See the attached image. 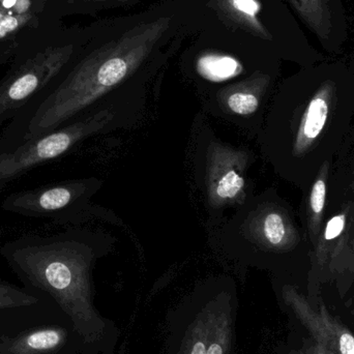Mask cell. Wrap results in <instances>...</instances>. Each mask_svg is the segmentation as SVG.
<instances>
[{
	"label": "cell",
	"mask_w": 354,
	"mask_h": 354,
	"mask_svg": "<svg viewBox=\"0 0 354 354\" xmlns=\"http://www.w3.org/2000/svg\"><path fill=\"white\" fill-rule=\"evenodd\" d=\"M0 256L22 286L51 301L72 322L84 354H115L120 340L115 322L95 305L93 268L97 250L79 231L25 234L6 241Z\"/></svg>",
	"instance_id": "obj_1"
},
{
	"label": "cell",
	"mask_w": 354,
	"mask_h": 354,
	"mask_svg": "<svg viewBox=\"0 0 354 354\" xmlns=\"http://www.w3.org/2000/svg\"><path fill=\"white\" fill-rule=\"evenodd\" d=\"M169 25L170 18L162 17L135 26L83 58L47 93L8 122L0 135V153L87 113L95 102L138 70Z\"/></svg>",
	"instance_id": "obj_2"
},
{
	"label": "cell",
	"mask_w": 354,
	"mask_h": 354,
	"mask_svg": "<svg viewBox=\"0 0 354 354\" xmlns=\"http://www.w3.org/2000/svg\"><path fill=\"white\" fill-rule=\"evenodd\" d=\"M237 316L232 281L199 285L168 312L164 354H235Z\"/></svg>",
	"instance_id": "obj_3"
},
{
	"label": "cell",
	"mask_w": 354,
	"mask_h": 354,
	"mask_svg": "<svg viewBox=\"0 0 354 354\" xmlns=\"http://www.w3.org/2000/svg\"><path fill=\"white\" fill-rule=\"evenodd\" d=\"M111 118V112L105 109L88 111L51 132L0 153V192L27 172L70 153L84 139L103 130Z\"/></svg>",
	"instance_id": "obj_4"
},
{
	"label": "cell",
	"mask_w": 354,
	"mask_h": 354,
	"mask_svg": "<svg viewBox=\"0 0 354 354\" xmlns=\"http://www.w3.org/2000/svg\"><path fill=\"white\" fill-rule=\"evenodd\" d=\"M73 53V45L46 48L21 62L0 80V128L59 80Z\"/></svg>",
	"instance_id": "obj_5"
},
{
	"label": "cell",
	"mask_w": 354,
	"mask_h": 354,
	"mask_svg": "<svg viewBox=\"0 0 354 354\" xmlns=\"http://www.w3.org/2000/svg\"><path fill=\"white\" fill-rule=\"evenodd\" d=\"M95 189L89 179L50 183L15 192L4 198L2 209L26 218L55 223L80 222L87 212V202Z\"/></svg>",
	"instance_id": "obj_6"
},
{
	"label": "cell",
	"mask_w": 354,
	"mask_h": 354,
	"mask_svg": "<svg viewBox=\"0 0 354 354\" xmlns=\"http://www.w3.org/2000/svg\"><path fill=\"white\" fill-rule=\"evenodd\" d=\"M248 155L221 143H210L206 153L207 202L220 209L243 201L247 189Z\"/></svg>",
	"instance_id": "obj_7"
},
{
	"label": "cell",
	"mask_w": 354,
	"mask_h": 354,
	"mask_svg": "<svg viewBox=\"0 0 354 354\" xmlns=\"http://www.w3.org/2000/svg\"><path fill=\"white\" fill-rule=\"evenodd\" d=\"M4 354H84V345L66 317L39 322L0 336Z\"/></svg>",
	"instance_id": "obj_8"
},
{
	"label": "cell",
	"mask_w": 354,
	"mask_h": 354,
	"mask_svg": "<svg viewBox=\"0 0 354 354\" xmlns=\"http://www.w3.org/2000/svg\"><path fill=\"white\" fill-rule=\"evenodd\" d=\"M283 301L295 318L310 333L311 338L333 354H354V335L342 322L334 317L322 305L319 309L301 295L295 286L284 285L281 289Z\"/></svg>",
	"instance_id": "obj_9"
},
{
	"label": "cell",
	"mask_w": 354,
	"mask_h": 354,
	"mask_svg": "<svg viewBox=\"0 0 354 354\" xmlns=\"http://www.w3.org/2000/svg\"><path fill=\"white\" fill-rule=\"evenodd\" d=\"M62 316V312L49 299L24 286H17L0 279V322H8L12 334Z\"/></svg>",
	"instance_id": "obj_10"
},
{
	"label": "cell",
	"mask_w": 354,
	"mask_h": 354,
	"mask_svg": "<svg viewBox=\"0 0 354 354\" xmlns=\"http://www.w3.org/2000/svg\"><path fill=\"white\" fill-rule=\"evenodd\" d=\"M270 76L256 72L245 80L222 87L216 93L218 110L233 120H249L260 109Z\"/></svg>",
	"instance_id": "obj_11"
},
{
	"label": "cell",
	"mask_w": 354,
	"mask_h": 354,
	"mask_svg": "<svg viewBox=\"0 0 354 354\" xmlns=\"http://www.w3.org/2000/svg\"><path fill=\"white\" fill-rule=\"evenodd\" d=\"M243 234L252 243L268 251H284L292 243L295 234L284 212L274 207L256 210L245 221Z\"/></svg>",
	"instance_id": "obj_12"
},
{
	"label": "cell",
	"mask_w": 354,
	"mask_h": 354,
	"mask_svg": "<svg viewBox=\"0 0 354 354\" xmlns=\"http://www.w3.org/2000/svg\"><path fill=\"white\" fill-rule=\"evenodd\" d=\"M212 6L227 24L264 41L272 39L258 16L261 10L258 0H212Z\"/></svg>",
	"instance_id": "obj_13"
},
{
	"label": "cell",
	"mask_w": 354,
	"mask_h": 354,
	"mask_svg": "<svg viewBox=\"0 0 354 354\" xmlns=\"http://www.w3.org/2000/svg\"><path fill=\"white\" fill-rule=\"evenodd\" d=\"M333 91L334 84L332 82L326 83L320 87L308 105L293 147V151L297 155L304 153L324 130L330 113Z\"/></svg>",
	"instance_id": "obj_14"
},
{
	"label": "cell",
	"mask_w": 354,
	"mask_h": 354,
	"mask_svg": "<svg viewBox=\"0 0 354 354\" xmlns=\"http://www.w3.org/2000/svg\"><path fill=\"white\" fill-rule=\"evenodd\" d=\"M297 16L322 41H328L333 31V16L328 0H287Z\"/></svg>",
	"instance_id": "obj_15"
},
{
	"label": "cell",
	"mask_w": 354,
	"mask_h": 354,
	"mask_svg": "<svg viewBox=\"0 0 354 354\" xmlns=\"http://www.w3.org/2000/svg\"><path fill=\"white\" fill-rule=\"evenodd\" d=\"M197 71L200 76L210 82H224L239 76L243 66L232 56L209 53L198 59Z\"/></svg>",
	"instance_id": "obj_16"
},
{
	"label": "cell",
	"mask_w": 354,
	"mask_h": 354,
	"mask_svg": "<svg viewBox=\"0 0 354 354\" xmlns=\"http://www.w3.org/2000/svg\"><path fill=\"white\" fill-rule=\"evenodd\" d=\"M32 0H0V39L29 24L35 17Z\"/></svg>",
	"instance_id": "obj_17"
},
{
	"label": "cell",
	"mask_w": 354,
	"mask_h": 354,
	"mask_svg": "<svg viewBox=\"0 0 354 354\" xmlns=\"http://www.w3.org/2000/svg\"><path fill=\"white\" fill-rule=\"evenodd\" d=\"M326 176L328 170H322L317 180L314 183L310 195V228L312 234L314 235L317 234L319 230L320 221L326 205Z\"/></svg>",
	"instance_id": "obj_18"
},
{
	"label": "cell",
	"mask_w": 354,
	"mask_h": 354,
	"mask_svg": "<svg viewBox=\"0 0 354 354\" xmlns=\"http://www.w3.org/2000/svg\"><path fill=\"white\" fill-rule=\"evenodd\" d=\"M346 226V214H340L335 216L332 220L328 221L326 230L324 233V239L326 241H334L339 237Z\"/></svg>",
	"instance_id": "obj_19"
},
{
	"label": "cell",
	"mask_w": 354,
	"mask_h": 354,
	"mask_svg": "<svg viewBox=\"0 0 354 354\" xmlns=\"http://www.w3.org/2000/svg\"><path fill=\"white\" fill-rule=\"evenodd\" d=\"M288 354H333L328 349L318 344L312 338L304 340L303 345L299 349H293Z\"/></svg>",
	"instance_id": "obj_20"
},
{
	"label": "cell",
	"mask_w": 354,
	"mask_h": 354,
	"mask_svg": "<svg viewBox=\"0 0 354 354\" xmlns=\"http://www.w3.org/2000/svg\"><path fill=\"white\" fill-rule=\"evenodd\" d=\"M351 314H353V324H354V310H353V313H351Z\"/></svg>",
	"instance_id": "obj_21"
},
{
	"label": "cell",
	"mask_w": 354,
	"mask_h": 354,
	"mask_svg": "<svg viewBox=\"0 0 354 354\" xmlns=\"http://www.w3.org/2000/svg\"><path fill=\"white\" fill-rule=\"evenodd\" d=\"M0 354H4L3 351H1V348H0Z\"/></svg>",
	"instance_id": "obj_22"
},
{
	"label": "cell",
	"mask_w": 354,
	"mask_h": 354,
	"mask_svg": "<svg viewBox=\"0 0 354 354\" xmlns=\"http://www.w3.org/2000/svg\"><path fill=\"white\" fill-rule=\"evenodd\" d=\"M72 1H74V0H72Z\"/></svg>",
	"instance_id": "obj_23"
}]
</instances>
